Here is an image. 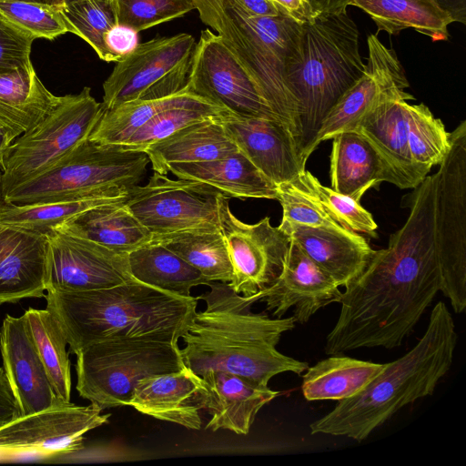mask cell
Instances as JSON below:
<instances>
[{
  "instance_id": "6da1fadb",
  "label": "cell",
  "mask_w": 466,
  "mask_h": 466,
  "mask_svg": "<svg viewBox=\"0 0 466 466\" xmlns=\"http://www.w3.org/2000/svg\"><path fill=\"white\" fill-rule=\"evenodd\" d=\"M434 194L435 176H427L412 192L404 225L344 288L339 315L326 338L327 355L400 346L441 291Z\"/></svg>"
},
{
  "instance_id": "7a4b0ae2",
  "label": "cell",
  "mask_w": 466,
  "mask_h": 466,
  "mask_svg": "<svg viewBox=\"0 0 466 466\" xmlns=\"http://www.w3.org/2000/svg\"><path fill=\"white\" fill-rule=\"evenodd\" d=\"M208 286L209 291L198 297L204 300L205 309L196 311L181 338L186 367L198 376L221 370L262 386L279 373L300 374L309 368L307 362L276 348L281 336L294 328L293 316L269 318L252 312V305L261 299L260 291L245 296L228 283L212 281Z\"/></svg>"
},
{
  "instance_id": "3957f363",
  "label": "cell",
  "mask_w": 466,
  "mask_h": 466,
  "mask_svg": "<svg viewBox=\"0 0 466 466\" xmlns=\"http://www.w3.org/2000/svg\"><path fill=\"white\" fill-rule=\"evenodd\" d=\"M46 309L76 354L109 338L178 343L197 311L198 297L173 295L137 280L86 291L46 290Z\"/></svg>"
},
{
  "instance_id": "277c9868",
  "label": "cell",
  "mask_w": 466,
  "mask_h": 466,
  "mask_svg": "<svg viewBox=\"0 0 466 466\" xmlns=\"http://www.w3.org/2000/svg\"><path fill=\"white\" fill-rule=\"evenodd\" d=\"M458 334L443 301L431 309L417 344L384 369L359 394L309 425L311 434L345 436L361 441L398 410L432 395L452 366Z\"/></svg>"
},
{
  "instance_id": "5b68a950",
  "label": "cell",
  "mask_w": 466,
  "mask_h": 466,
  "mask_svg": "<svg viewBox=\"0 0 466 466\" xmlns=\"http://www.w3.org/2000/svg\"><path fill=\"white\" fill-rule=\"evenodd\" d=\"M302 25L299 48L286 66L297 106L299 148L307 162L327 115L363 75L360 33L347 11L316 15Z\"/></svg>"
},
{
  "instance_id": "8992f818",
  "label": "cell",
  "mask_w": 466,
  "mask_h": 466,
  "mask_svg": "<svg viewBox=\"0 0 466 466\" xmlns=\"http://www.w3.org/2000/svg\"><path fill=\"white\" fill-rule=\"evenodd\" d=\"M193 1L201 21L222 37L246 67L299 146L297 106L286 83L285 69L299 51L302 25L281 13L248 15L231 0Z\"/></svg>"
},
{
  "instance_id": "52a82bcc",
  "label": "cell",
  "mask_w": 466,
  "mask_h": 466,
  "mask_svg": "<svg viewBox=\"0 0 466 466\" xmlns=\"http://www.w3.org/2000/svg\"><path fill=\"white\" fill-rule=\"evenodd\" d=\"M149 162L143 151L87 138L49 170L1 199L28 205L90 196L126 198L143 179Z\"/></svg>"
},
{
  "instance_id": "ba28073f",
  "label": "cell",
  "mask_w": 466,
  "mask_h": 466,
  "mask_svg": "<svg viewBox=\"0 0 466 466\" xmlns=\"http://www.w3.org/2000/svg\"><path fill=\"white\" fill-rule=\"evenodd\" d=\"M76 390L102 410L129 405L137 383L186 365L178 343L147 338H109L76 354Z\"/></svg>"
},
{
  "instance_id": "9c48e42d",
  "label": "cell",
  "mask_w": 466,
  "mask_h": 466,
  "mask_svg": "<svg viewBox=\"0 0 466 466\" xmlns=\"http://www.w3.org/2000/svg\"><path fill=\"white\" fill-rule=\"evenodd\" d=\"M103 111L90 87L60 96L52 111L8 147L0 165L1 198L67 157L89 137Z\"/></svg>"
},
{
  "instance_id": "30bf717a",
  "label": "cell",
  "mask_w": 466,
  "mask_h": 466,
  "mask_svg": "<svg viewBox=\"0 0 466 466\" xmlns=\"http://www.w3.org/2000/svg\"><path fill=\"white\" fill-rule=\"evenodd\" d=\"M434 237L441 291L457 314L466 309V120L450 133L435 173Z\"/></svg>"
},
{
  "instance_id": "8fae6325",
  "label": "cell",
  "mask_w": 466,
  "mask_h": 466,
  "mask_svg": "<svg viewBox=\"0 0 466 466\" xmlns=\"http://www.w3.org/2000/svg\"><path fill=\"white\" fill-rule=\"evenodd\" d=\"M221 196L203 182L171 179L154 172L146 185L129 189L125 204L153 238H158L184 231H220Z\"/></svg>"
},
{
  "instance_id": "7c38bea8",
  "label": "cell",
  "mask_w": 466,
  "mask_h": 466,
  "mask_svg": "<svg viewBox=\"0 0 466 466\" xmlns=\"http://www.w3.org/2000/svg\"><path fill=\"white\" fill-rule=\"evenodd\" d=\"M187 86L232 115L279 119L252 76L210 29L196 44Z\"/></svg>"
},
{
  "instance_id": "4fadbf2b",
  "label": "cell",
  "mask_w": 466,
  "mask_h": 466,
  "mask_svg": "<svg viewBox=\"0 0 466 466\" xmlns=\"http://www.w3.org/2000/svg\"><path fill=\"white\" fill-rule=\"evenodd\" d=\"M228 198L219 199V226L233 267L228 283L237 292L249 296L271 286L280 275L290 238L265 217L255 224L239 220L230 210Z\"/></svg>"
},
{
  "instance_id": "5bb4252c",
  "label": "cell",
  "mask_w": 466,
  "mask_h": 466,
  "mask_svg": "<svg viewBox=\"0 0 466 466\" xmlns=\"http://www.w3.org/2000/svg\"><path fill=\"white\" fill-rule=\"evenodd\" d=\"M46 236V291H86L136 280L127 253L57 229Z\"/></svg>"
},
{
  "instance_id": "9a60e30c",
  "label": "cell",
  "mask_w": 466,
  "mask_h": 466,
  "mask_svg": "<svg viewBox=\"0 0 466 466\" xmlns=\"http://www.w3.org/2000/svg\"><path fill=\"white\" fill-rule=\"evenodd\" d=\"M96 404L78 406L70 401L20 416L0 428V451L71 453L83 449L84 435L108 422Z\"/></svg>"
},
{
  "instance_id": "2e32d148",
  "label": "cell",
  "mask_w": 466,
  "mask_h": 466,
  "mask_svg": "<svg viewBox=\"0 0 466 466\" xmlns=\"http://www.w3.org/2000/svg\"><path fill=\"white\" fill-rule=\"evenodd\" d=\"M369 56L363 75L344 93L325 117L313 143L314 150L337 134L356 128L372 108L390 98L412 100L409 82L393 49L375 35L367 38Z\"/></svg>"
},
{
  "instance_id": "e0dca14e",
  "label": "cell",
  "mask_w": 466,
  "mask_h": 466,
  "mask_svg": "<svg viewBox=\"0 0 466 466\" xmlns=\"http://www.w3.org/2000/svg\"><path fill=\"white\" fill-rule=\"evenodd\" d=\"M218 118L238 150L276 186L293 182L306 170L295 137L280 120L229 112Z\"/></svg>"
},
{
  "instance_id": "ac0fdd59",
  "label": "cell",
  "mask_w": 466,
  "mask_h": 466,
  "mask_svg": "<svg viewBox=\"0 0 466 466\" xmlns=\"http://www.w3.org/2000/svg\"><path fill=\"white\" fill-rule=\"evenodd\" d=\"M195 38L186 33L138 44L116 62L103 84L105 109L137 100L152 85L193 56Z\"/></svg>"
},
{
  "instance_id": "d6986e66",
  "label": "cell",
  "mask_w": 466,
  "mask_h": 466,
  "mask_svg": "<svg viewBox=\"0 0 466 466\" xmlns=\"http://www.w3.org/2000/svg\"><path fill=\"white\" fill-rule=\"evenodd\" d=\"M334 279L290 240L282 271L276 281L261 290L260 301L282 318L293 309L295 322L306 323L320 309L339 302L341 291Z\"/></svg>"
},
{
  "instance_id": "ffe728a7",
  "label": "cell",
  "mask_w": 466,
  "mask_h": 466,
  "mask_svg": "<svg viewBox=\"0 0 466 466\" xmlns=\"http://www.w3.org/2000/svg\"><path fill=\"white\" fill-rule=\"evenodd\" d=\"M3 369L21 416L63 402L56 394L33 342L25 315H6L0 330ZM66 402V401H65Z\"/></svg>"
},
{
  "instance_id": "44dd1931",
  "label": "cell",
  "mask_w": 466,
  "mask_h": 466,
  "mask_svg": "<svg viewBox=\"0 0 466 466\" xmlns=\"http://www.w3.org/2000/svg\"><path fill=\"white\" fill-rule=\"evenodd\" d=\"M279 227L339 287L346 288L356 280L375 251L360 234L342 226L311 227L281 221Z\"/></svg>"
},
{
  "instance_id": "7402d4cb",
  "label": "cell",
  "mask_w": 466,
  "mask_h": 466,
  "mask_svg": "<svg viewBox=\"0 0 466 466\" xmlns=\"http://www.w3.org/2000/svg\"><path fill=\"white\" fill-rule=\"evenodd\" d=\"M200 377V407L210 415L206 428L212 431L248 434L259 410L279 395L268 386L230 372L208 370Z\"/></svg>"
},
{
  "instance_id": "603a6c76",
  "label": "cell",
  "mask_w": 466,
  "mask_h": 466,
  "mask_svg": "<svg viewBox=\"0 0 466 466\" xmlns=\"http://www.w3.org/2000/svg\"><path fill=\"white\" fill-rule=\"evenodd\" d=\"M47 246L46 235L0 222V301L46 296Z\"/></svg>"
},
{
  "instance_id": "cb8c5ba5",
  "label": "cell",
  "mask_w": 466,
  "mask_h": 466,
  "mask_svg": "<svg viewBox=\"0 0 466 466\" xmlns=\"http://www.w3.org/2000/svg\"><path fill=\"white\" fill-rule=\"evenodd\" d=\"M202 388V378L185 366L139 380L128 406L155 419L199 430Z\"/></svg>"
},
{
  "instance_id": "d4e9b609",
  "label": "cell",
  "mask_w": 466,
  "mask_h": 466,
  "mask_svg": "<svg viewBox=\"0 0 466 466\" xmlns=\"http://www.w3.org/2000/svg\"><path fill=\"white\" fill-rule=\"evenodd\" d=\"M400 97L387 99L370 110L355 131L378 152L400 189L415 188L427 177L414 164L409 148L405 103Z\"/></svg>"
},
{
  "instance_id": "484cf974",
  "label": "cell",
  "mask_w": 466,
  "mask_h": 466,
  "mask_svg": "<svg viewBox=\"0 0 466 466\" xmlns=\"http://www.w3.org/2000/svg\"><path fill=\"white\" fill-rule=\"evenodd\" d=\"M218 116L191 123L147 147L153 170L167 175L172 164L210 161L238 151Z\"/></svg>"
},
{
  "instance_id": "4316f807",
  "label": "cell",
  "mask_w": 466,
  "mask_h": 466,
  "mask_svg": "<svg viewBox=\"0 0 466 466\" xmlns=\"http://www.w3.org/2000/svg\"><path fill=\"white\" fill-rule=\"evenodd\" d=\"M331 139L330 187L336 192L360 201L370 187L393 184L390 170L359 132H342Z\"/></svg>"
},
{
  "instance_id": "83f0119b",
  "label": "cell",
  "mask_w": 466,
  "mask_h": 466,
  "mask_svg": "<svg viewBox=\"0 0 466 466\" xmlns=\"http://www.w3.org/2000/svg\"><path fill=\"white\" fill-rule=\"evenodd\" d=\"M167 172L212 186L228 198H278L277 186L239 150L210 161L172 164Z\"/></svg>"
},
{
  "instance_id": "f1b7e54d",
  "label": "cell",
  "mask_w": 466,
  "mask_h": 466,
  "mask_svg": "<svg viewBox=\"0 0 466 466\" xmlns=\"http://www.w3.org/2000/svg\"><path fill=\"white\" fill-rule=\"evenodd\" d=\"M54 229L127 254L153 241V235L127 208L125 199L87 209Z\"/></svg>"
},
{
  "instance_id": "f546056e",
  "label": "cell",
  "mask_w": 466,
  "mask_h": 466,
  "mask_svg": "<svg viewBox=\"0 0 466 466\" xmlns=\"http://www.w3.org/2000/svg\"><path fill=\"white\" fill-rule=\"evenodd\" d=\"M60 100L41 82L34 67L0 74V126L18 136L33 128Z\"/></svg>"
},
{
  "instance_id": "4dcf8cb0",
  "label": "cell",
  "mask_w": 466,
  "mask_h": 466,
  "mask_svg": "<svg viewBox=\"0 0 466 466\" xmlns=\"http://www.w3.org/2000/svg\"><path fill=\"white\" fill-rule=\"evenodd\" d=\"M368 14L379 31L398 35L411 28L433 41L447 40L452 17L436 0H349Z\"/></svg>"
},
{
  "instance_id": "1f68e13d",
  "label": "cell",
  "mask_w": 466,
  "mask_h": 466,
  "mask_svg": "<svg viewBox=\"0 0 466 466\" xmlns=\"http://www.w3.org/2000/svg\"><path fill=\"white\" fill-rule=\"evenodd\" d=\"M329 356L305 370L301 390L309 401L351 398L363 390L386 365L341 354Z\"/></svg>"
},
{
  "instance_id": "d6a6232c",
  "label": "cell",
  "mask_w": 466,
  "mask_h": 466,
  "mask_svg": "<svg viewBox=\"0 0 466 466\" xmlns=\"http://www.w3.org/2000/svg\"><path fill=\"white\" fill-rule=\"evenodd\" d=\"M128 266L136 280L180 297H189L192 288L210 283L178 255L154 241L128 253Z\"/></svg>"
},
{
  "instance_id": "836d02e7",
  "label": "cell",
  "mask_w": 466,
  "mask_h": 466,
  "mask_svg": "<svg viewBox=\"0 0 466 466\" xmlns=\"http://www.w3.org/2000/svg\"><path fill=\"white\" fill-rule=\"evenodd\" d=\"M224 112L228 111L196 95L186 86L175 94L168 105L137 130L122 146L144 152L150 145L182 127Z\"/></svg>"
},
{
  "instance_id": "e575fe53",
  "label": "cell",
  "mask_w": 466,
  "mask_h": 466,
  "mask_svg": "<svg viewBox=\"0 0 466 466\" xmlns=\"http://www.w3.org/2000/svg\"><path fill=\"white\" fill-rule=\"evenodd\" d=\"M39 358L57 397L70 401L71 370L67 340L56 317L47 309H28L24 313Z\"/></svg>"
},
{
  "instance_id": "d590c367",
  "label": "cell",
  "mask_w": 466,
  "mask_h": 466,
  "mask_svg": "<svg viewBox=\"0 0 466 466\" xmlns=\"http://www.w3.org/2000/svg\"><path fill=\"white\" fill-rule=\"evenodd\" d=\"M197 268L209 282L229 283L233 267L220 231H184L153 238Z\"/></svg>"
},
{
  "instance_id": "8d00e7d4",
  "label": "cell",
  "mask_w": 466,
  "mask_h": 466,
  "mask_svg": "<svg viewBox=\"0 0 466 466\" xmlns=\"http://www.w3.org/2000/svg\"><path fill=\"white\" fill-rule=\"evenodd\" d=\"M407 138L414 164L426 176L439 166L450 147V132L423 103H405Z\"/></svg>"
},
{
  "instance_id": "74e56055",
  "label": "cell",
  "mask_w": 466,
  "mask_h": 466,
  "mask_svg": "<svg viewBox=\"0 0 466 466\" xmlns=\"http://www.w3.org/2000/svg\"><path fill=\"white\" fill-rule=\"evenodd\" d=\"M67 30L92 46L100 59L115 62L105 44L106 33L117 24L113 0H82L61 7Z\"/></svg>"
},
{
  "instance_id": "f35d334b",
  "label": "cell",
  "mask_w": 466,
  "mask_h": 466,
  "mask_svg": "<svg viewBox=\"0 0 466 466\" xmlns=\"http://www.w3.org/2000/svg\"><path fill=\"white\" fill-rule=\"evenodd\" d=\"M173 96L152 100L137 99L113 109L104 108L88 138L101 144H125L137 130L168 105Z\"/></svg>"
},
{
  "instance_id": "ab89813d",
  "label": "cell",
  "mask_w": 466,
  "mask_h": 466,
  "mask_svg": "<svg viewBox=\"0 0 466 466\" xmlns=\"http://www.w3.org/2000/svg\"><path fill=\"white\" fill-rule=\"evenodd\" d=\"M293 182L311 195L338 224L356 233L376 238L378 226L371 213L360 201L322 185L308 170H304Z\"/></svg>"
},
{
  "instance_id": "60d3db41",
  "label": "cell",
  "mask_w": 466,
  "mask_h": 466,
  "mask_svg": "<svg viewBox=\"0 0 466 466\" xmlns=\"http://www.w3.org/2000/svg\"><path fill=\"white\" fill-rule=\"evenodd\" d=\"M0 15L35 39L53 40L68 32L61 8L43 2L0 0Z\"/></svg>"
},
{
  "instance_id": "b9f144b4",
  "label": "cell",
  "mask_w": 466,
  "mask_h": 466,
  "mask_svg": "<svg viewBox=\"0 0 466 466\" xmlns=\"http://www.w3.org/2000/svg\"><path fill=\"white\" fill-rule=\"evenodd\" d=\"M117 24L137 32L181 17L196 9L193 0H113Z\"/></svg>"
},
{
  "instance_id": "7bdbcfd3",
  "label": "cell",
  "mask_w": 466,
  "mask_h": 466,
  "mask_svg": "<svg viewBox=\"0 0 466 466\" xmlns=\"http://www.w3.org/2000/svg\"><path fill=\"white\" fill-rule=\"evenodd\" d=\"M277 188V200L282 207L281 221L311 227L340 226L311 195L294 182L278 185Z\"/></svg>"
},
{
  "instance_id": "ee69618b",
  "label": "cell",
  "mask_w": 466,
  "mask_h": 466,
  "mask_svg": "<svg viewBox=\"0 0 466 466\" xmlns=\"http://www.w3.org/2000/svg\"><path fill=\"white\" fill-rule=\"evenodd\" d=\"M34 40L0 15V74L33 68L30 55Z\"/></svg>"
},
{
  "instance_id": "f6af8a7d",
  "label": "cell",
  "mask_w": 466,
  "mask_h": 466,
  "mask_svg": "<svg viewBox=\"0 0 466 466\" xmlns=\"http://www.w3.org/2000/svg\"><path fill=\"white\" fill-rule=\"evenodd\" d=\"M193 56L148 87L138 99L152 100L170 96L183 90L188 82Z\"/></svg>"
},
{
  "instance_id": "bcb514c9",
  "label": "cell",
  "mask_w": 466,
  "mask_h": 466,
  "mask_svg": "<svg viewBox=\"0 0 466 466\" xmlns=\"http://www.w3.org/2000/svg\"><path fill=\"white\" fill-rule=\"evenodd\" d=\"M137 34L133 28L120 24L115 25L106 33L105 44L115 62L127 56L137 46Z\"/></svg>"
},
{
  "instance_id": "7dc6e473",
  "label": "cell",
  "mask_w": 466,
  "mask_h": 466,
  "mask_svg": "<svg viewBox=\"0 0 466 466\" xmlns=\"http://www.w3.org/2000/svg\"><path fill=\"white\" fill-rule=\"evenodd\" d=\"M21 416L19 404L3 368H0V428Z\"/></svg>"
},
{
  "instance_id": "c3c4849f",
  "label": "cell",
  "mask_w": 466,
  "mask_h": 466,
  "mask_svg": "<svg viewBox=\"0 0 466 466\" xmlns=\"http://www.w3.org/2000/svg\"><path fill=\"white\" fill-rule=\"evenodd\" d=\"M279 13L284 14L299 24L311 21L315 16L306 0H272Z\"/></svg>"
},
{
  "instance_id": "681fc988",
  "label": "cell",
  "mask_w": 466,
  "mask_h": 466,
  "mask_svg": "<svg viewBox=\"0 0 466 466\" xmlns=\"http://www.w3.org/2000/svg\"><path fill=\"white\" fill-rule=\"evenodd\" d=\"M245 14L253 16H275L279 12L272 0H231Z\"/></svg>"
},
{
  "instance_id": "f907efd6",
  "label": "cell",
  "mask_w": 466,
  "mask_h": 466,
  "mask_svg": "<svg viewBox=\"0 0 466 466\" xmlns=\"http://www.w3.org/2000/svg\"><path fill=\"white\" fill-rule=\"evenodd\" d=\"M314 16L347 11L349 0H306Z\"/></svg>"
},
{
  "instance_id": "816d5d0a",
  "label": "cell",
  "mask_w": 466,
  "mask_h": 466,
  "mask_svg": "<svg viewBox=\"0 0 466 466\" xmlns=\"http://www.w3.org/2000/svg\"><path fill=\"white\" fill-rule=\"evenodd\" d=\"M454 22L465 24V0H436Z\"/></svg>"
},
{
  "instance_id": "f5cc1de1",
  "label": "cell",
  "mask_w": 466,
  "mask_h": 466,
  "mask_svg": "<svg viewBox=\"0 0 466 466\" xmlns=\"http://www.w3.org/2000/svg\"><path fill=\"white\" fill-rule=\"evenodd\" d=\"M18 135L13 132L11 129L0 126V165L4 160V157L12 145V142Z\"/></svg>"
},
{
  "instance_id": "db71d44e",
  "label": "cell",
  "mask_w": 466,
  "mask_h": 466,
  "mask_svg": "<svg viewBox=\"0 0 466 466\" xmlns=\"http://www.w3.org/2000/svg\"><path fill=\"white\" fill-rule=\"evenodd\" d=\"M45 3L54 5L56 7H63L65 5V0H43Z\"/></svg>"
},
{
  "instance_id": "11a10c76",
  "label": "cell",
  "mask_w": 466,
  "mask_h": 466,
  "mask_svg": "<svg viewBox=\"0 0 466 466\" xmlns=\"http://www.w3.org/2000/svg\"><path fill=\"white\" fill-rule=\"evenodd\" d=\"M77 1H82V0H65V5L66 4H70V3H73V2H77Z\"/></svg>"
},
{
  "instance_id": "9f6ffc18",
  "label": "cell",
  "mask_w": 466,
  "mask_h": 466,
  "mask_svg": "<svg viewBox=\"0 0 466 466\" xmlns=\"http://www.w3.org/2000/svg\"><path fill=\"white\" fill-rule=\"evenodd\" d=\"M25 1L43 2V3H45L43 0H25Z\"/></svg>"
},
{
  "instance_id": "6f0895ef",
  "label": "cell",
  "mask_w": 466,
  "mask_h": 466,
  "mask_svg": "<svg viewBox=\"0 0 466 466\" xmlns=\"http://www.w3.org/2000/svg\"><path fill=\"white\" fill-rule=\"evenodd\" d=\"M2 303H3V302H2V301H0V305H1Z\"/></svg>"
},
{
  "instance_id": "680465c9",
  "label": "cell",
  "mask_w": 466,
  "mask_h": 466,
  "mask_svg": "<svg viewBox=\"0 0 466 466\" xmlns=\"http://www.w3.org/2000/svg\"><path fill=\"white\" fill-rule=\"evenodd\" d=\"M0 198H1V196H0Z\"/></svg>"
}]
</instances>
